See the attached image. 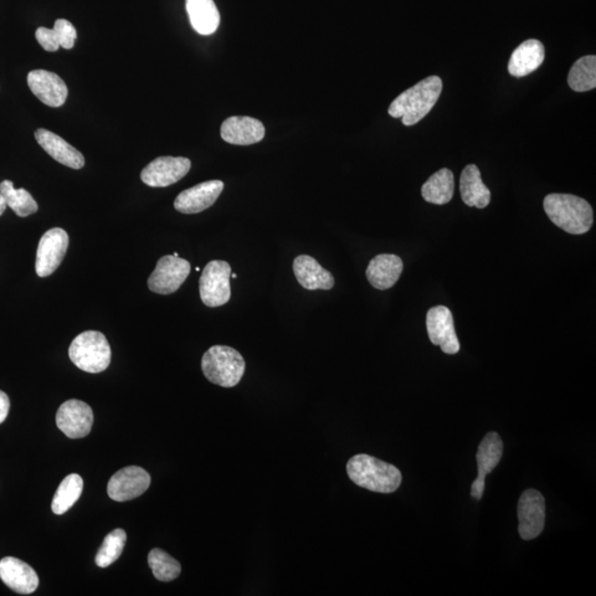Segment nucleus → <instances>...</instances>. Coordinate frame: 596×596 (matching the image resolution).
I'll return each mask as SVG.
<instances>
[{"label":"nucleus","mask_w":596,"mask_h":596,"mask_svg":"<svg viewBox=\"0 0 596 596\" xmlns=\"http://www.w3.org/2000/svg\"><path fill=\"white\" fill-rule=\"evenodd\" d=\"M442 89L443 84L439 76H429L401 94L392 103L388 113L394 118H402L405 126L418 124L433 109Z\"/></svg>","instance_id":"1"},{"label":"nucleus","mask_w":596,"mask_h":596,"mask_svg":"<svg viewBox=\"0 0 596 596\" xmlns=\"http://www.w3.org/2000/svg\"><path fill=\"white\" fill-rule=\"evenodd\" d=\"M544 212L558 228L570 234L589 233L593 224V210L582 198L567 194H551L544 198Z\"/></svg>","instance_id":"2"},{"label":"nucleus","mask_w":596,"mask_h":596,"mask_svg":"<svg viewBox=\"0 0 596 596\" xmlns=\"http://www.w3.org/2000/svg\"><path fill=\"white\" fill-rule=\"evenodd\" d=\"M347 472L354 484L382 494H392L402 482V475L397 467L367 454L352 457L347 464Z\"/></svg>","instance_id":"3"},{"label":"nucleus","mask_w":596,"mask_h":596,"mask_svg":"<svg viewBox=\"0 0 596 596\" xmlns=\"http://www.w3.org/2000/svg\"><path fill=\"white\" fill-rule=\"evenodd\" d=\"M202 368L210 382L223 388H233L243 377L245 361L235 349L218 345L205 352Z\"/></svg>","instance_id":"4"},{"label":"nucleus","mask_w":596,"mask_h":596,"mask_svg":"<svg viewBox=\"0 0 596 596\" xmlns=\"http://www.w3.org/2000/svg\"><path fill=\"white\" fill-rule=\"evenodd\" d=\"M71 362L89 373H100L110 366L112 352L109 342L100 332L87 331L74 338L69 348Z\"/></svg>","instance_id":"5"},{"label":"nucleus","mask_w":596,"mask_h":596,"mask_svg":"<svg viewBox=\"0 0 596 596\" xmlns=\"http://www.w3.org/2000/svg\"><path fill=\"white\" fill-rule=\"evenodd\" d=\"M231 266L228 262L212 261L204 266L199 281L200 297L205 306L219 307L230 301Z\"/></svg>","instance_id":"6"},{"label":"nucleus","mask_w":596,"mask_h":596,"mask_svg":"<svg viewBox=\"0 0 596 596\" xmlns=\"http://www.w3.org/2000/svg\"><path fill=\"white\" fill-rule=\"evenodd\" d=\"M192 272L187 260L174 255L163 256L148 279V287L156 294L168 295L181 289Z\"/></svg>","instance_id":"7"},{"label":"nucleus","mask_w":596,"mask_h":596,"mask_svg":"<svg viewBox=\"0 0 596 596\" xmlns=\"http://www.w3.org/2000/svg\"><path fill=\"white\" fill-rule=\"evenodd\" d=\"M518 531L523 541L541 536L546 523V501L541 492L527 490L518 503Z\"/></svg>","instance_id":"8"},{"label":"nucleus","mask_w":596,"mask_h":596,"mask_svg":"<svg viewBox=\"0 0 596 596\" xmlns=\"http://www.w3.org/2000/svg\"><path fill=\"white\" fill-rule=\"evenodd\" d=\"M69 248V235L61 228H54L39 241L35 272L39 277H47L63 263Z\"/></svg>","instance_id":"9"},{"label":"nucleus","mask_w":596,"mask_h":596,"mask_svg":"<svg viewBox=\"0 0 596 596\" xmlns=\"http://www.w3.org/2000/svg\"><path fill=\"white\" fill-rule=\"evenodd\" d=\"M190 168L192 162L186 157H158L143 169L141 179L149 187H168L186 176Z\"/></svg>","instance_id":"10"},{"label":"nucleus","mask_w":596,"mask_h":596,"mask_svg":"<svg viewBox=\"0 0 596 596\" xmlns=\"http://www.w3.org/2000/svg\"><path fill=\"white\" fill-rule=\"evenodd\" d=\"M56 425L70 439H82L89 435L94 422V411L80 400H68L56 412Z\"/></svg>","instance_id":"11"},{"label":"nucleus","mask_w":596,"mask_h":596,"mask_svg":"<svg viewBox=\"0 0 596 596\" xmlns=\"http://www.w3.org/2000/svg\"><path fill=\"white\" fill-rule=\"evenodd\" d=\"M426 328L431 343L440 346L442 352L447 354L460 352V341L456 335L453 315L449 308L445 306L431 308L426 315Z\"/></svg>","instance_id":"12"},{"label":"nucleus","mask_w":596,"mask_h":596,"mask_svg":"<svg viewBox=\"0 0 596 596\" xmlns=\"http://www.w3.org/2000/svg\"><path fill=\"white\" fill-rule=\"evenodd\" d=\"M151 476L138 466H128L115 472L107 485V494L115 502L135 500L148 490Z\"/></svg>","instance_id":"13"},{"label":"nucleus","mask_w":596,"mask_h":596,"mask_svg":"<svg viewBox=\"0 0 596 596\" xmlns=\"http://www.w3.org/2000/svg\"><path fill=\"white\" fill-rule=\"evenodd\" d=\"M502 453L503 443L501 436L496 432H491L482 441L476 454L479 475L472 482L471 491V495L474 500H482L485 491L486 476L496 469L502 460Z\"/></svg>","instance_id":"14"},{"label":"nucleus","mask_w":596,"mask_h":596,"mask_svg":"<svg viewBox=\"0 0 596 596\" xmlns=\"http://www.w3.org/2000/svg\"><path fill=\"white\" fill-rule=\"evenodd\" d=\"M224 188L223 182L209 181L184 190L174 200V209L186 214L203 213L217 202Z\"/></svg>","instance_id":"15"},{"label":"nucleus","mask_w":596,"mask_h":596,"mask_svg":"<svg viewBox=\"0 0 596 596\" xmlns=\"http://www.w3.org/2000/svg\"><path fill=\"white\" fill-rule=\"evenodd\" d=\"M27 80L30 90L44 104L50 107L65 104L69 91L58 74L45 70H34L28 74Z\"/></svg>","instance_id":"16"},{"label":"nucleus","mask_w":596,"mask_h":596,"mask_svg":"<svg viewBox=\"0 0 596 596\" xmlns=\"http://www.w3.org/2000/svg\"><path fill=\"white\" fill-rule=\"evenodd\" d=\"M221 137L233 145L248 146L259 143L265 136V127L256 118L233 116L221 125Z\"/></svg>","instance_id":"17"},{"label":"nucleus","mask_w":596,"mask_h":596,"mask_svg":"<svg viewBox=\"0 0 596 596\" xmlns=\"http://www.w3.org/2000/svg\"><path fill=\"white\" fill-rule=\"evenodd\" d=\"M0 579L19 594H32L39 585L38 574L29 564L17 558L6 557L0 561Z\"/></svg>","instance_id":"18"},{"label":"nucleus","mask_w":596,"mask_h":596,"mask_svg":"<svg viewBox=\"0 0 596 596\" xmlns=\"http://www.w3.org/2000/svg\"><path fill=\"white\" fill-rule=\"evenodd\" d=\"M35 137L39 145L56 162L72 169H81L84 166L85 159L84 155L78 149L66 143L63 137L45 130V128H39L35 131Z\"/></svg>","instance_id":"19"},{"label":"nucleus","mask_w":596,"mask_h":596,"mask_svg":"<svg viewBox=\"0 0 596 596\" xmlns=\"http://www.w3.org/2000/svg\"><path fill=\"white\" fill-rule=\"evenodd\" d=\"M296 280L308 291H330L335 285V279L330 271L323 269L318 262L310 255H300L293 263Z\"/></svg>","instance_id":"20"},{"label":"nucleus","mask_w":596,"mask_h":596,"mask_svg":"<svg viewBox=\"0 0 596 596\" xmlns=\"http://www.w3.org/2000/svg\"><path fill=\"white\" fill-rule=\"evenodd\" d=\"M403 271V262L398 255L379 254L370 261L366 272L367 279L374 289H392Z\"/></svg>","instance_id":"21"},{"label":"nucleus","mask_w":596,"mask_h":596,"mask_svg":"<svg viewBox=\"0 0 596 596\" xmlns=\"http://www.w3.org/2000/svg\"><path fill=\"white\" fill-rule=\"evenodd\" d=\"M544 55H546V51L541 41L526 40L513 51L510 64H508V71L512 76L522 78V76L532 74L543 64Z\"/></svg>","instance_id":"22"},{"label":"nucleus","mask_w":596,"mask_h":596,"mask_svg":"<svg viewBox=\"0 0 596 596\" xmlns=\"http://www.w3.org/2000/svg\"><path fill=\"white\" fill-rule=\"evenodd\" d=\"M461 196L469 207L484 209L491 203L490 189L482 183L481 172L476 165H469L461 174Z\"/></svg>","instance_id":"23"},{"label":"nucleus","mask_w":596,"mask_h":596,"mask_svg":"<svg viewBox=\"0 0 596 596\" xmlns=\"http://www.w3.org/2000/svg\"><path fill=\"white\" fill-rule=\"evenodd\" d=\"M190 24L200 35H209L217 32L220 14L214 0H186Z\"/></svg>","instance_id":"24"},{"label":"nucleus","mask_w":596,"mask_h":596,"mask_svg":"<svg viewBox=\"0 0 596 596\" xmlns=\"http://www.w3.org/2000/svg\"><path fill=\"white\" fill-rule=\"evenodd\" d=\"M453 194L454 174L447 168L432 174L422 186V197L425 202L430 204H449L453 198Z\"/></svg>","instance_id":"25"},{"label":"nucleus","mask_w":596,"mask_h":596,"mask_svg":"<svg viewBox=\"0 0 596 596\" xmlns=\"http://www.w3.org/2000/svg\"><path fill=\"white\" fill-rule=\"evenodd\" d=\"M84 492V480L78 474H71L61 482L54 497L53 512L55 515H64L78 502Z\"/></svg>","instance_id":"26"},{"label":"nucleus","mask_w":596,"mask_h":596,"mask_svg":"<svg viewBox=\"0 0 596 596\" xmlns=\"http://www.w3.org/2000/svg\"><path fill=\"white\" fill-rule=\"evenodd\" d=\"M568 84L575 92L592 91L596 87V56L585 55L572 65Z\"/></svg>","instance_id":"27"},{"label":"nucleus","mask_w":596,"mask_h":596,"mask_svg":"<svg viewBox=\"0 0 596 596\" xmlns=\"http://www.w3.org/2000/svg\"><path fill=\"white\" fill-rule=\"evenodd\" d=\"M0 193L6 200L7 207L12 208L18 217L25 218L38 212V204L24 188L16 189L13 182L0 184Z\"/></svg>","instance_id":"28"},{"label":"nucleus","mask_w":596,"mask_h":596,"mask_svg":"<svg viewBox=\"0 0 596 596\" xmlns=\"http://www.w3.org/2000/svg\"><path fill=\"white\" fill-rule=\"evenodd\" d=\"M148 564L154 577L162 582H171L182 573V565L163 550L155 548L148 554Z\"/></svg>","instance_id":"29"},{"label":"nucleus","mask_w":596,"mask_h":596,"mask_svg":"<svg viewBox=\"0 0 596 596\" xmlns=\"http://www.w3.org/2000/svg\"><path fill=\"white\" fill-rule=\"evenodd\" d=\"M127 534L123 529H115L107 534L99 552L96 553L95 563L97 567L107 568L121 557L125 547Z\"/></svg>","instance_id":"30"},{"label":"nucleus","mask_w":596,"mask_h":596,"mask_svg":"<svg viewBox=\"0 0 596 596\" xmlns=\"http://www.w3.org/2000/svg\"><path fill=\"white\" fill-rule=\"evenodd\" d=\"M54 30L58 38L60 47L70 50L74 47L76 40V30L69 20L58 19L55 24Z\"/></svg>","instance_id":"31"},{"label":"nucleus","mask_w":596,"mask_h":596,"mask_svg":"<svg viewBox=\"0 0 596 596\" xmlns=\"http://www.w3.org/2000/svg\"><path fill=\"white\" fill-rule=\"evenodd\" d=\"M35 38H37L41 47L45 51H49V53H55V51H58L60 48L59 41L56 38L54 29L40 27L35 32Z\"/></svg>","instance_id":"32"},{"label":"nucleus","mask_w":596,"mask_h":596,"mask_svg":"<svg viewBox=\"0 0 596 596\" xmlns=\"http://www.w3.org/2000/svg\"><path fill=\"white\" fill-rule=\"evenodd\" d=\"M10 409V401L8 395L0 390V424L7 419Z\"/></svg>","instance_id":"33"},{"label":"nucleus","mask_w":596,"mask_h":596,"mask_svg":"<svg viewBox=\"0 0 596 596\" xmlns=\"http://www.w3.org/2000/svg\"><path fill=\"white\" fill-rule=\"evenodd\" d=\"M7 208L6 200H5L2 193H0V215L5 213V210Z\"/></svg>","instance_id":"34"},{"label":"nucleus","mask_w":596,"mask_h":596,"mask_svg":"<svg viewBox=\"0 0 596 596\" xmlns=\"http://www.w3.org/2000/svg\"><path fill=\"white\" fill-rule=\"evenodd\" d=\"M231 277H233V279H236V277H238V275H236V274H231Z\"/></svg>","instance_id":"35"},{"label":"nucleus","mask_w":596,"mask_h":596,"mask_svg":"<svg viewBox=\"0 0 596 596\" xmlns=\"http://www.w3.org/2000/svg\"><path fill=\"white\" fill-rule=\"evenodd\" d=\"M173 255H174V256H176V258H178V256H179L178 253H177V252H174V253Z\"/></svg>","instance_id":"36"}]
</instances>
